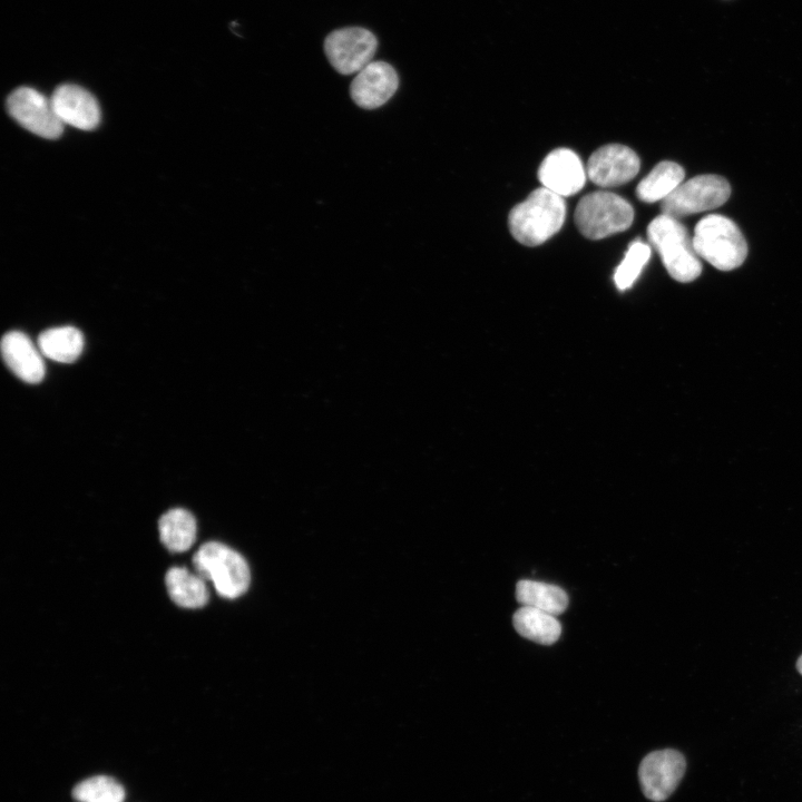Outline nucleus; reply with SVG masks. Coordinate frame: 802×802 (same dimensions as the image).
Returning a JSON list of instances; mask_svg holds the SVG:
<instances>
[{
  "label": "nucleus",
  "instance_id": "obj_17",
  "mask_svg": "<svg viewBox=\"0 0 802 802\" xmlns=\"http://www.w3.org/2000/svg\"><path fill=\"white\" fill-rule=\"evenodd\" d=\"M512 623L522 637L542 645L554 644L561 634L555 615L528 606H521L514 614Z\"/></svg>",
  "mask_w": 802,
  "mask_h": 802
},
{
  "label": "nucleus",
  "instance_id": "obj_22",
  "mask_svg": "<svg viewBox=\"0 0 802 802\" xmlns=\"http://www.w3.org/2000/svg\"><path fill=\"white\" fill-rule=\"evenodd\" d=\"M651 245L635 239L630 243L623 261L617 266L614 281L624 291L632 286L651 257Z\"/></svg>",
  "mask_w": 802,
  "mask_h": 802
},
{
  "label": "nucleus",
  "instance_id": "obj_6",
  "mask_svg": "<svg viewBox=\"0 0 802 802\" xmlns=\"http://www.w3.org/2000/svg\"><path fill=\"white\" fill-rule=\"evenodd\" d=\"M728 182L718 175H698L683 182L661 202L662 214L674 218L711 211L723 205L730 197Z\"/></svg>",
  "mask_w": 802,
  "mask_h": 802
},
{
  "label": "nucleus",
  "instance_id": "obj_2",
  "mask_svg": "<svg viewBox=\"0 0 802 802\" xmlns=\"http://www.w3.org/2000/svg\"><path fill=\"white\" fill-rule=\"evenodd\" d=\"M647 237L674 280L688 283L700 276L702 264L693 238L677 218L665 214L655 217L647 226Z\"/></svg>",
  "mask_w": 802,
  "mask_h": 802
},
{
  "label": "nucleus",
  "instance_id": "obj_7",
  "mask_svg": "<svg viewBox=\"0 0 802 802\" xmlns=\"http://www.w3.org/2000/svg\"><path fill=\"white\" fill-rule=\"evenodd\" d=\"M10 116L32 134L47 139L58 138L63 124L55 113L51 99L30 87L13 90L7 99Z\"/></svg>",
  "mask_w": 802,
  "mask_h": 802
},
{
  "label": "nucleus",
  "instance_id": "obj_14",
  "mask_svg": "<svg viewBox=\"0 0 802 802\" xmlns=\"http://www.w3.org/2000/svg\"><path fill=\"white\" fill-rule=\"evenodd\" d=\"M1 353L7 366L22 381L38 383L45 376V363L39 348L19 331L3 335Z\"/></svg>",
  "mask_w": 802,
  "mask_h": 802
},
{
  "label": "nucleus",
  "instance_id": "obj_5",
  "mask_svg": "<svg viewBox=\"0 0 802 802\" xmlns=\"http://www.w3.org/2000/svg\"><path fill=\"white\" fill-rule=\"evenodd\" d=\"M575 224L589 239H600L627 229L634 219L632 205L610 192L585 195L575 209Z\"/></svg>",
  "mask_w": 802,
  "mask_h": 802
},
{
  "label": "nucleus",
  "instance_id": "obj_15",
  "mask_svg": "<svg viewBox=\"0 0 802 802\" xmlns=\"http://www.w3.org/2000/svg\"><path fill=\"white\" fill-rule=\"evenodd\" d=\"M167 591L172 600L185 608H200L208 602V589L205 579L196 571L185 567H172L165 576Z\"/></svg>",
  "mask_w": 802,
  "mask_h": 802
},
{
  "label": "nucleus",
  "instance_id": "obj_13",
  "mask_svg": "<svg viewBox=\"0 0 802 802\" xmlns=\"http://www.w3.org/2000/svg\"><path fill=\"white\" fill-rule=\"evenodd\" d=\"M50 99L56 115L63 125L90 130L99 124V105L82 87L71 84L61 85Z\"/></svg>",
  "mask_w": 802,
  "mask_h": 802
},
{
  "label": "nucleus",
  "instance_id": "obj_12",
  "mask_svg": "<svg viewBox=\"0 0 802 802\" xmlns=\"http://www.w3.org/2000/svg\"><path fill=\"white\" fill-rule=\"evenodd\" d=\"M398 86L399 78L392 66L384 61H371L356 74L350 94L358 106L373 109L384 105Z\"/></svg>",
  "mask_w": 802,
  "mask_h": 802
},
{
  "label": "nucleus",
  "instance_id": "obj_21",
  "mask_svg": "<svg viewBox=\"0 0 802 802\" xmlns=\"http://www.w3.org/2000/svg\"><path fill=\"white\" fill-rule=\"evenodd\" d=\"M72 796L79 802H121L125 790L115 779L97 775L79 782L72 790Z\"/></svg>",
  "mask_w": 802,
  "mask_h": 802
},
{
  "label": "nucleus",
  "instance_id": "obj_3",
  "mask_svg": "<svg viewBox=\"0 0 802 802\" xmlns=\"http://www.w3.org/2000/svg\"><path fill=\"white\" fill-rule=\"evenodd\" d=\"M693 245L700 258L721 271L739 267L747 255V244L739 226L718 214H710L698 221Z\"/></svg>",
  "mask_w": 802,
  "mask_h": 802
},
{
  "label": "nucleus",
  "instance_id": "obj_23",
  "mask_svg": "<svg viewBox=\"0 0 802 802\" xmlns=\"http://www.w3.org/2000/svg\"><path fill=\"white\" fill-rule=\"evenodd\" d=\"M796 668H798L799 673L802 675V655L799 657V659L796 662Z\"/></svg>",
  "mask_w": 802,
  "mask_h": 802
},
{
  "label": "nucleus",
  "instance_id": "obj_4",
  "mask_svg": "<svg viewBox=\"0 0 802 802\" xmlns=\"http://www.w3.org/2000/svg\"><path fill=\"white\" fill-rule=\"evenodd\" d=\"M193 565L200 577L213 583L222 597H239L250 586L246 560L224 544L209 541L202 545L193 556Z\"/></svg>",
  "mask_w": 802,
  "mask_h": 802
},
{
  "label": "nucleus",
  "instance_id": "obj_10",
  "mask_svg": "<svg viewBox=\"0 0 802 802\" xmlns=\"http://www.w3.org/2000/svg\"><path fill=\"white\" fill-rule=\"evenodd\" d=\"M637 154L619 144L595 150L587 163V177L600 187H617L632 180L639 172Z\"/></svg>",
  "mask_w": 802,
  "mask_h": 802
},
{
  "label": "nucleus",
  "instance_id": "obj_11",
  "mask_svg": "<svg viewBox=\"0 0 802 802\" xmlns=\"http://www.w3.org/2000/svg\"><path fill=\"white\" fill-rule=\"evenodd\" d=\"M586 176L580 158L568 148L550 151L538 168L542 187L561 197L578 193L585 185Z\"/></svg>",
  "mask_w": 802,
  "mask_h": 802
},
{
  "label": "nucleus",
  "instance_id": "obj_20",
  "mask_svg": "<svg viewBox=\"0 0 802 802\" xmlns=\"http://www.w3.org/2000/svg\"><path fill=\"white\" fill-rule=\"evenodd\" d=\"M38 348L50 360L71 363L82 352L84 335L74 326L48 329L39 335Z\"/></svg>",
  "mask_w": 802,
  "mask_h": 802
},
{
  "label": "nucleus",
  "instance_id": "obj_8",
  "mask_svg": "<svg viewBox=\"0 0 802 802\" xmlns=\"http://www.w3.org/2000/svg\"><path fill=\"white\" fill-rule=\"evenodd\" d=\"M324 50L336 71L343 75L358 74L372 61L376 39L364 28H343L326 37Z\"/></svg>",
  "mask_w": 802,
  "mask_h": 802
},
{
  "label": "nucleus",
  "instance_id": "obj_16",
  "mask_svg": "<svg viewBox=\"0 0 802 802\" xmlns=\"http://www.w3.org/2000/svg\"><path fill=\"white\" fill-rule=\"evenodd\" d=\"M684 177L681 165L661 162L638 183L636 195L644 203L662 202L684 182Z\"/></svg>",
  "mask_w": 802,
  "mask_h": 802
},
{
  "label": "nucleus",
  "instance_id": "obj_1",
  "mask_svg": "<svg viewBox=\"0 0 802 802\" xmlns=\"http://www.w3.org/2000/svg\"><path fill=\"white\" fill-rule=\"evenodd\" d=\"M565 216L564 197L540 187L510 211L508 225L520 244L537 246L561 228Z\"/></svg>",
  "mask_w": 802,
  "mask_h": 802
},
{
  "label": "nucleus",
  "instance_id": "obj_18",
  "mask_svg": "<svg viewBox=\"0 0 802 802\" xmlns=\"http://www.w3.org/2000/svg\"><path fill=\"white\" fill-rule=\"evenodd\" d=\"M158 529L162 542L173 552L188 550L196 540V520L183 508H174L165 512L159 519Z\"/></svg>",
  "mask_w": 802,
  "mask_h": 802
},
{
  "label": "nucleus",
  "instance_id": "obj_9",
  "mask_svg": "<svg viewBox=\"0 0 802 802\" xmlns=\"http://www.w3.org/2000/svg\"><path fill=\"white\" fill-rule=\"evenodd\" d=\"M686 767L684 756L671 749L647 754L638 770L644 795L655 802L666 800L676 789Z\"/></svg>",
  "mask_w": 802,
  "mask_h": 802
},
{
  "label": "nucleus",
  "instance_id": "obj_19",
  "mask_svg": "<svg viewBox=\"0 0 802 802\" xmlns=\"http://www.w3.org/2000/svg\"><path fill=\"white\" fill-rule=\"evenodd\" d=\"M516 598L522 606L537 608L555 616L568 606V595L559 586L522 579L516 586Z\"/></svg>",
  "mask_w": 802,
  "mask_h": 802
}]
</instances>
